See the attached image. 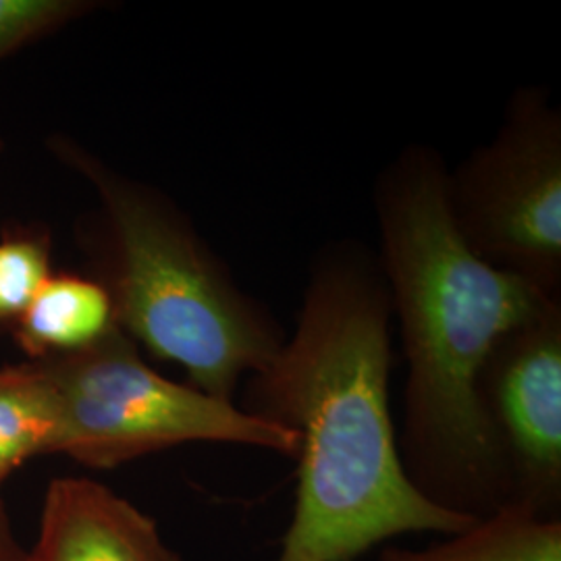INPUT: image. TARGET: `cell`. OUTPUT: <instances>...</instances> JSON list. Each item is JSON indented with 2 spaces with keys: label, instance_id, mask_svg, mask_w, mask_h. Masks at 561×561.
I'll list each match as a JSON object with an SVG mask.
<instances>
[{
  "label": "cell",
  "instance_id": "obj_7",
  "mask_svg": "<svg viewBox=\"0 0 561 561\" xmlns=\"http://www.w3.org/2000/svg\"><path fill=\"white\" fill-rule=\"evenodd\" d=\"M27 553L30 561H183L140 507L76 477L48 484L38 542Z\"/></svg>",
  "mask_w": 561,
  "mask_h": 561
},
{
  "label": "cell",
  "instance_id": "obj_9",
  "mask_svg": "<svg viewBox=\"0 0 561 561\" xmlns=\"http://www.w3.org/2000/svg\"><path fill=\"white\" fill-rule=\"evenodd\" d=\"M377 561H561V518L510 503L426 547L385 545Z\"/></svg>",
  "mask_w": 561,
  "mask_h": 561
},
{
  "label": "cell",
  "instance_id": "obj_2",
  "mask_svg": "<svg viewBox=\"0 0 561 561\" xmlns=\"http://www.w3.org/2000/svg\"><path fill=\"white\" fill-rule=\"evenodd\" d=\"M447 169L410 144L375 185L381 268L408 362L403 470L447 512L482 518L512 503L500 443L482 408L481 379L497 343L551 301L528 280L477 259L447 206Z\"/></svg>",
  "mask_w": 561,
  "mask_h": 561
},
{
  "label": "cell",
  "instance_id": "obj_4",
  "mask_svg": "<svg viewBox=\"0 0 561 561\" xmlns=\"http://www.w3.org/2000/svg\"><path fill=\"white\" fill-rule=\"evenodd\" d=\"M36 364L59 396V454L88 468H115L185 443L298 456L296 433L248 414L236 401L162 377L121 329L83 352Z\"/></svg>",
  "mask_w": 561,
  "mask_h": 561
},
{
  "label": "cell",
  "instance_id": "obj_3",
  "mask_svg": "<svg viewBox=\"0 0 561 561\" xmlns=\"http://www.w3.org/2000/svg\"><path fill=\"white\" fill-rule=\"evenodd\" d=\"M48 148L94 190L96 210L81 225L80 243L117 327L154 358L181 366L194 389L236 401L240 382L279 354V322L241 289L175 202L71 138H50Z\"/></svg>",
  "mask_w": 561,
  "mask_h": 561
},
{
  "label": "cell",
  "instance_id": "obj_6",
  "mask_svg": "<svg viewBox=\"0 0 561 561\" xmlns=\"http://www.w3.org/2000/svg\"><path fill=\"white\" fill-rule=\"evenodd\" d=\"M481 400L512 503L561 518V298L497 343L482 373Z\"/></svg>",
  "mask_w": 561,
  "mask_h": 561
},
{
  "label": "cell",
  "instance_id": "obj_13",
  "mask_svg": "<svg viewBox=\"0 0 561 561\" xmlns=\"http://www.w3.org/2000/svg\"><path fill=\"white\" fill-rule=\"evenodd\" d=\"M0 561H30V553L21 547L13 535L2 500H0Z\"/></svg>",
  "mask_w": 561,
  "mask_h": 561
},
{
  "label": "cell",
  "instance_id": "obj_8",
  "mask_svg": "<svg viewBox=\"0 0 561 561\" xmlns=\"http://www.w3.org/2000/svg\"><path fill=\"white\" fill-rule=\"evenodd\" d=\"M115 329V308L101 280L55 273L11 333L27 362H46L83 352Z\"/></svg>",
  "mask_w": 561,
  "mask_h": 561
},
{
  "label": "cell",
  "instance_id": "obj_5",
  "mask_svg": "<svg viewBox=\"0 0 561 561\" xmlns=\"http://www.w3.org/2000/svg\"><path fill=\"white\" fill-rule=\"evenodd\" d=\"M447 206L466 248L561 296V111L520 88L493 140L447 173Z\"/></svg>",
  "mask_w": 561,
  "mask_h": 561
},
{
  "label": "cell",
  "instance_id": "obj_11",
  "mask_svg": "<svg viewBox=\"0 0 561 561\" xmlns=\"http://www.w3.org/2000/svg\"><path fill=\"white\" fill-rule=\"evenodd\" d=\"M53 275V240L44 227L13 225L0 233V333H11Z\"/></svg>",
  "mask_w": 561,
  "mask_h": 561
},
{
  "label": "cell",
  "instance_id": "obj_1",
  "mask_svg": "<svg viewBox=\"0 0 561 561\" xmlns=\"http://www.w3.org/2000/svg\"><path fill=\"white\" fill-rule=\"evenodd\" d=\"M391 294L381 262L337 241L312 262L289 340L245 379L241 410L298 437V486L277 561H354L403 535L479 518L408 479L389 405Z\"/></svg>",
  "mask_w": 561,
  "mask_h": 561
},
{
  "label": "cell",
  "instance_id": "obj_12",
  "mask_svg": "<svg viewBox=\"0 0 561 561\" xmlns=\"http://www.w3.org/2000/svg\"><path fill=\"white\" fill-rule=\"evenodd\" d=\"M90 0H0V62L94 11Z\"/></svg>",
  "mask_w": 561,
  "mask_h": 561
},
{
  "label": "cell",
  "instance_id": "obj_10",
  "mask_svg": "<svg viewBox=\"0 0 561 561\" xmlns=\"http://www.w3.org/2000/svg\"><path fill=\"white\" fill-rule=\"evenodd\" d=\"M62 410L36 362L0 368V486L25 461L59 454Z\"/></svg>",
  "mask_w": 561,
  "mask_h": 561
}]
</instances>
